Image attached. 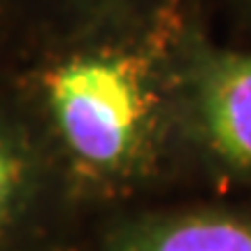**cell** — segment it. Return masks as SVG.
<instances>
[{
	"instance_id": "6da1fadb",
	"label": "cell",
	"mask_w": 251,
	"mask_h": 251,
	"mask_svg": "<svg viewBox=\"0 0 251 251\" xmlns=\"http://www.w3.org/2000/svg\"><path fill=\"white\" fill-rule=\"evenodd\" d=\"M49 102L72 153L93 168H117L130 156L144 119L140 77L130 61L72 58L49 77Z\"/></svg>"
},
{
	"instance_id": "7a4b0ae2",
	"label": "cell",
	"mask_w": 251,
	"mask_h": 251,
	"mask_svg": "<svg viewBox=\"0 0 251 251\" xmlns=\"http://www.w3.org/2000/svg\"><path fill=\"white\" fill-rule=\"evenodd\" d=\"M202 119L216 151L235 165H251V58L226 56L207 70Z\"/></svg>"
},
{
	"instance_id": "3957f363",
	"label": "cell",
	"mask_w": 251,
	"mask_h": 251,
	"mask_svg": "<svg viewBox=\"0 0 251 251\" xmlns=\"http://www.w3.org/2000/svg\"><path fill=\"white\" fill-rule=\"evenodd\" d=\"M130 251H251V224L228 216H191L149 230Z\"/></svg>"
},
{
	"instance_id": "277c9868",
	"label": "cell",
	"mask_w": 251,
	"mask_h": 251,
	"mask_svg": "<svg viewBox=\"0 0 251 251\" xmlns=\"http://www.w3.org/2000/svg\"><path fill=\"white\" fill-rule=\"evenodd\" d=\"M19 181H21V163L9 151L7 144L0 142V219L7 214Z\"/></svg>"
}]
</instances>
